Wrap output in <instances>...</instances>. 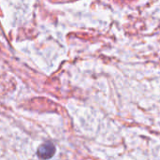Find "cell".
I'll use <instances>...</instances> for the list:
<instances>
[{"label":"cell","instance_id":"1","mask_svg":"<svg viewBox=\"0 0 160 160\" xmlns=\"http://www.w3.org/2000/svg\"><path fill=\"white\" fill-rule=\"evenodd\" d=\"M55 154V146L52 142H46L39 146L38 150V156L41 159H50Z\"/></svg>","mask_w":160,"mask_h":160}]
</instances>
